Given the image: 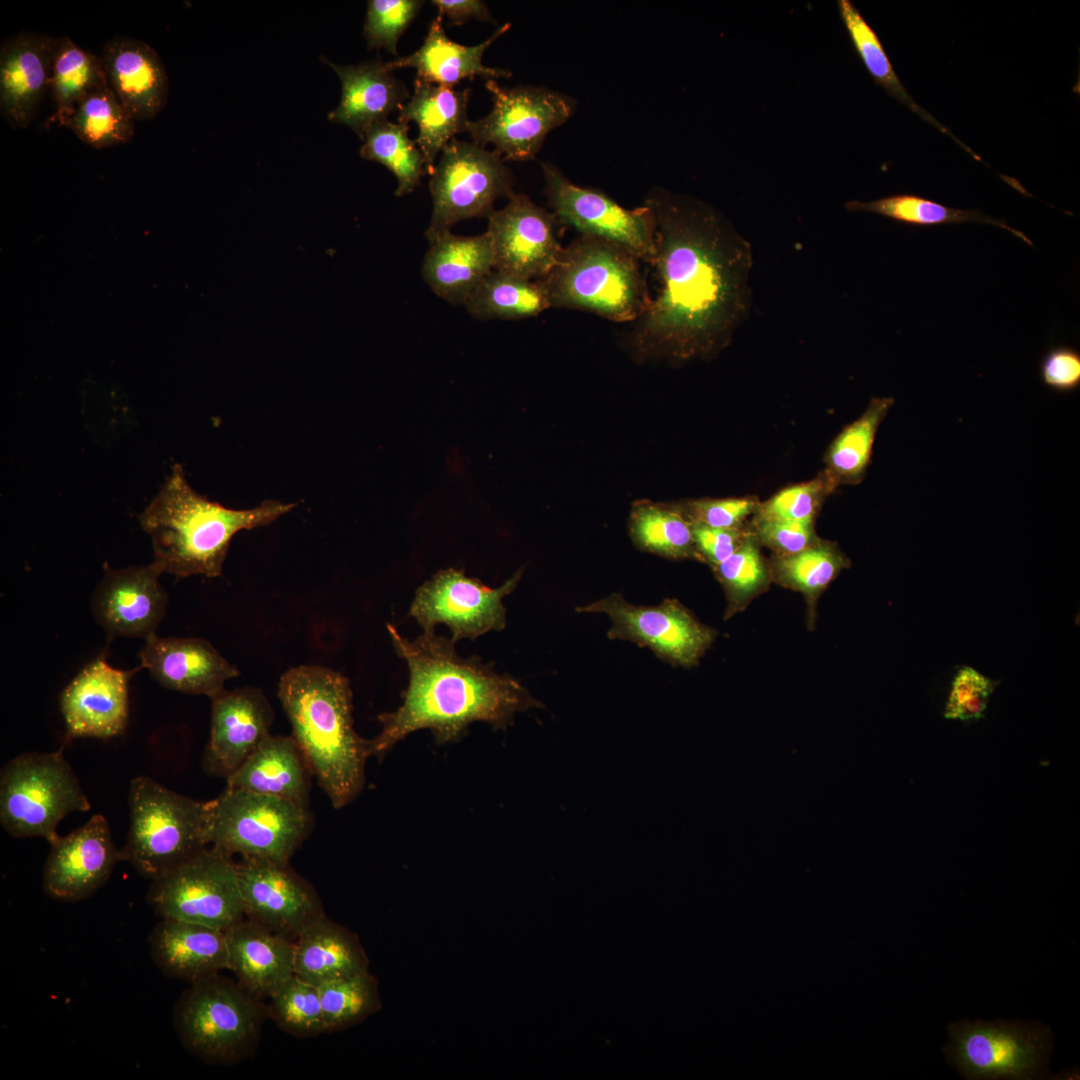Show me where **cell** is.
Wrapping results in <instances>:
<instances>
[{"label":"cell","instance_id":"obj_1","mask_svg":"<svg viewBox=\"0 0 1080 1080\" xmlns=\"http://www.w3.org/2000/svg\"><path fill=\"white\" fill-rule=\"evenodd\" d=\"M654 220L651 266L657 293L631 323L640 355L687 360L725 347L749 315L753 250L711 204L656 188L645 199Z\"/></svg>","mask_w":1080,"mask_h":1080},{"label":"cell","instance_id":"obj_2","mask_svg":"<svg viewBox=\"0 0 1080 1080\" xmlns=\"http://www.w3.org/2000/svg\"><path fill=\"white\" fill-rule=\"evenodd\" d=\"M387 631L397 655L409 669L402 705L378 716L380 733L370 740L371 756L382 757L410 733L429 729L438 743L462 738L471 723L496 729L508 726L517 712L544 705L509 674H498L478 656L461 657L454 641L435 630L411 640L392 624Z\"/></svg>","mask_w":1080,"mask_h":1080},{"label":"cell","instance_id":"obj_3","mask_svg":"<svg viewBox=\"0 0 1080 1080\" xmlns=\"http://www.w3.org/2000/svg\"><path fill=\"white\" fill-rule=\"evenodd\" d=\"M278 698L296 741L332 806L351 803L365 783L370 740L355 731L349 679L321 665L285 671Z\"/></svg>","mask_w":1080,"mask_h":1080},{"label":"cell","instance_id":"obj_4","mask_svg":"<svg viewBox=\"0 0 1080 1080\" xmlns=\"http://www.w3.org/2000/svg\"><path fill=\"white\" fill-rule=\"evenodd\" d=\"M294 507L277 500L249 509L225 507L193 490L182 466L175 464L139 519L151 537L153 562L162 573L212 578L222 574L236 533L268 525Z\"/></svg>","mask_w":1080,"mask_h":1080},{"label":"cell","instance_id":"obj_5","mask_svg":"<svg viewBox=\"0 0 1080 1080\" xmlns=\"http://www.w3.org/2000/svg\"><path fill=\"white\" fill-rule=\"evenodd\" d=\"M640 262L619 245L579 234L562 248L548 274L536 281L550 308L581 310L631 324L651 300Z\"/></svg>","mask_w":1080,"mask_h":1080},{"label":"cell","instance_id":"obj_6","mask_svg":"<svg viewBox=\"0 0 1080 1080\" xmlns=\"http://www.w3.org/2000/svg\"><path fill=\"white\" fill-rule=\"evenodd\" d=\"M263 1000L220 973L191 983L173 1009L174 1031L204 1062L233 1065L256 1051L265 1020Z\"/></svg>","mask_w":1080,"mask_h":1080},{"label":"cell","instance_id":"obj_7","mask_svg":"<svg viewBox=\"0 0 1080 1080\" xmlns=\"http://www.w3.org/2000/svg\"><path fill=\"white\" fill-rule=\"evenodd\" d=\"M130 825L120 849L141 876L150 881L209 846L211 801L174 792L151 777L131 781Z\"/></svg>","mask_w":1080,"mask_h":1080},{"label":"cell","instance_id":"obj_8","mask_svg":"<svg viewBox=\"0 0 1080 1080\" xmlns=\"http://www.w3.org/2000/svg\"><path fill=\"white\" fill-rule=\"evenodd\" d=\"M90 808L63 747L20 754L1 770L0 823L12 837H40L51 843L59 836L62 819Z\"/></svg>","mask_w":1080,"mask_h":1080},{"label":"cell","instance_id":"obj_9","mask_svg":"<svg viewBox=\"0 0 1080 1080\" xmlns=\"http://www.w3.org/2000/svg\"><path fill=\"white\" fill-rule=\"evenodd\" d=\"M209 845L241 858L289 862L310 833L308 806L228 787L213 800Z\"/></svg>","mask_w":1080,"mask_h":1080},{"label":"cell","instance_id":"obj_10","mask_svg":"<svg viewBox=\"0 0 1080 1080\" xmlns=\"http://www.w3.org/2000/svg\"><path fill=\"white\" fill-rule=\"evenodd\" d=\"M948 1034L946 1060L970 1080L1041 1078L1053 1049V1034L1040 1022L962 1020Z\"/></svg>","mask_w":1080,"mask_h":1080},{"label":"cell","instance_id":"obj_11","mask_svg":"<svg viewBox=\"0 0 1080 1080\" xmlns=\"http://www.w3.org/2000/svg\"><path fill=\"white\" fill-rule=\"evenodd\" d=\"M146 900L160 918L223 931L245 918L237 862L211 845L152 880Z\"/></svg>","mask_w":1080,"mask_h":1080},{"label":"cell","instance_id":"obj_12","mask_svg":"<svg viewBox=\"0 0 1080 1080\" xmlns=\"http://www.w3.org/2000/svg\"><path fill=\"white\" fill-rule=\"evenodd\" d=\"M502 154L475 142L452 139L434 166L429 190L432 214L425 232L428 241L450 231L459 221L489 218L494 203L513 193L514 178Z\"/></svg>","mask_w":1080,"mask_h":1080},{"label":"cell","instance_id":"obj_13","mask_svg":"<svg viewBox=\"0 0 1080 1080\" xmlns=\"http://www.w3.org/2000/svg\"><path fill=\"white\" fill-rule=\"evenodd\" d=\"M493 106L485 117L469 121L467 132L473 142L492 144L504 161L535 158L547 134L564 124L574 113V98L542 86L501 87L486 80Z\"/></svg>","mask_w":1080,"mask_h":1080},{"label":"cell","instance_id":"obj_14","mask_svg":"<svg viewBox=\"0 0 1080 1080\" xmlns=\"http://www.w3.org/2000/svg\"><path fill=\"white\" fill-rule=\"evenodd\" d=\"M580 613H601L611 620L607 636L652 650L657 657L674 666L690 668L714 642L715 629L701 623L676 599H664L659 605L637 606L620 593L576 608Z\"/></svg>","mask_w":1080,"mask_h":1080},{"label":"cell","instance_id":"obj_15","mask_svg":"<svg viewBox=\"0 0 1080 1080\" xmlns=\"http://www.w3.org/2000/svg\"><path fill=\"white\" fill-rule=\"evenodd\" d=\"M541 166L545 193L558 223L574 228L580 235L619 245L652 264L654 220L647 205L626 209L598 189L572 183L553 164Z\"/></svg>","mask_w":1080,"mask_h":1080},{"label":"cell","instance_id":"obj_16","mask_svg":"<svg viewBox=\"0 0 1080 1080\" xmlns=\"http://www.w3.org/2000/svg\"><path fill=\"white\" fill-rule=\"evenodd\" d=\"M522 573L520 569L500 587L490 588L462 570H439L417 589L410 615L424 631L445 624L454 642L501 631L506 626L503 598L517 587Z\"/></svg>","mask_w":1080,"mask_h":1080},{"label":"cell","instance_id":"obj_17","mask_svg":"<svg viewBox=\"0 0 1080 1080\" xmlns=\"http://www.w3.org/2000/svg\"><path fill=\"white\" fill-rule=\"evenodd\" d=\"M245 918L296 941L325 914L313 886L289 862L241 858L237 862Z\"/></svg>","mask_w":1080,"mask_h":1080},{"label":"cell","instance_id":"obj_18","mask_svg":"<svg viewBox=\"0 0 1080 1080\" xmlns=\"http://www.w3.org/2000/svg\"><path fill=\"white\" fill-rule=\"evenodd\" d=\"M50 844L43 875V892L51 899L77 902L92 896L122 861L106 818L93 815L85 824Z\"/></svg>","mask_w":1080,"mask_h":1080},{"label":"cell","instance_id":"obj_19","mask_svg":"<svg viewBox=\"0 0 1080 1080\" xmlns=\"http://www.w3.org/2000/svg\"><path fill=\"white\" fill-rule=\"evenodd\" d=\"M488 220L495 270L535 281L548 274L563 248L553 213L514 192Z\"/></svg>","mask_w":1080,"mask_h":1080},{"label":"cell","instance_id":"obj_20","mask_svg":"<svg viewBox=\"0 0 1080 1080\" xmlns=\"http://www.w3.org/2000/svg\"><path fill=\"white\" fill-rule=\"evenodd\" d=\"M273 709L256 687L225 688L211 698V727L203 770L227 778L270 735Z\"/></svg>","mask_w":1080,"mask_h":1080},{"label":"cell","instance_id":"obj_21","mask_svg":"<svg viewBox=\"0 0 1080 1080\" xmlns=\"http://www.w3.org/2000/svg\"><path fill=\"white\" fill-rule=\"evenodd\" d=\"M156 563L113 569L104 575L92 596V612L112 637L148 638L165 617L168 597L159 583Z\"/></svg>","mask_w":1080,"mask_h":1080},{"label":"cell","instance_id":"obj_22","mask_svg":"<svg viewBox=\"0 0 1080 1080\" xmlns=\"http://www.w3.org/2000/svg\"><path fill=\"white\" fill-rule=\"evenodd\" d=\"M139 668L116 669L100 657L87 664L60 696L67 740L122 734L129 716L128 683Z\"/></svg>","mask_w":1080,"mask_h":1080},{"label":"cell","instance_id":"obj_23","mask_svg":"<svg viewBox=\"0 0 1080 1080\" xmlns=\"http://www.w3.org/2000/svg\"><path fill=\"white\" fill-rule=\"evenodd\" d=\"M56 38L21 31L0 46V112L15 129L27 128L36 118L50 88Z\"/></svg>","mask_w":1080,"mask_h":1080},{"label":"cell","instance_id":"obj_24","mask_svg":"<svg viewBox=\"0 0 1080 1080\" xmlns=\"http://www.w3.org/2000/svg\"><path fill=\"white\" fill-rule=\"evenodd\" d=\"M139 658L140 668L147 669L161 686L210 699L224 689L226 681L240 675L235 665L201 638L159 637L155 633L145 639Z\"/></svg>","mask_w":1080,"mask_h":1080},{"label":"cell","instance_id":"obj_25","mask_svg":"<svg viewBox=\"0 0 1080 1080\" xmlns=\"http://www.w3.org/2000/svg\"><path fill=\"white\" fill-rule=\"evenodd\" d=\"M107 83L134 120H150L166 106L169 81L165 66L147 43L116 35L100 56Z\"/></svg>","mask_w":1080,"mask_h":1080},{"label":"cell","instance_id":"obj_26","mask_svg":"<svg viewBox=\"0 0 1080 1080\" xmlns=\"http://www.w3.org/2000/svg\"><path fill=\"white\" fill-rule=\"evenodd\" d=\"M155 966L189 984L228 968L225 931L174 918H160L148 936Z\"/></svg>","mask_w":1080,"mask_h":1080},{"label":"cell","instance_id":"obj_27","mask_svg":"<svg viewBox=\"0 0 1080 1080\" xmlns=\"http://www.w3.org/2000/svg\"><path fill=\"white\" fill-rule=\"evenodd\" d=\"M228 970L253 996L268 999L295 975V941L242 919L225 931Z\"/></svg>","mask_w":1080,"mask_h":1080},{"label":"cell","instance_id":"obj_28","mask_svg":"<svg viewBox=\"0 0 1080 1080\" xmlns=\"http://www.w3.org/2000/svg\"><path fill=\"white\" fill-rule=\"evenodd\" d=\"M422 263V277L439 297L464 304L475 288L494 270L489 234L454 235L451 231L429 241Z\"/></svg>","mask_w":1080,"mask_h":1080},{"label":"cell","instance_id":"obj_29","mask_svg":"<svg viewBox=\"0 0 1080 1080\" xmlns=\"http://www.w3.org/2000/svg\"><path fill=\"white\" fill-rule=\"evenodd\" d=\"M510 23L499 27L484 42L465 46L449 39L444 31L442 17L437 15L430 23L425 40L412 54L386 63L388 70L414 68L417 78L426 82L453 88L464 79L476 76L486 80L509 78L511 71L487 67L482 63L485 50L509 28Z\"/></svg>","mask_w":1080,"mask_h":1080},{"label":"cell","instance_id":"obj_30","mask_svg":"<svg viewBox=\"0 0 1080 1080\" xmlns=\"http://www.w3.org/2000/svg\"><path fill=\"white\" fill-rule=\"evenodd\" d=\"M313 773L292 736L269 735L226 778V786L271 795L309 807Z\"/></svg>","mask_w":1080,"mask_h":1080},{"label":"cell","instance_id":"obj_31","mask_svg":"<svg viewBox=\"0 0 1080 1080\" xmlns=\"http://www.w3.org/2000/svg\"><path fill=\"white\" fill-rule=\"evenodd\" d=\"M329 64L341 80L342 93L339 105L328 118L350 127L361 139L373 124L386 120L410 97L408 89L387 69L386 63Z\"/></svg>","mask_w":1080,"mask_h":1080},{"label":"cell","instance_id":"obj_32","mask_svg":"<svg viewBox=\"0 0 1080 1080\" xmlns=\"http://www.w3.org/2000/svg\"><path fill=\"white\" fill-rule=\"evenodd\" d=\"M471 89L454 90L416 77L413 94L400 109L398 122L414 121L419 128L415 140L422 152L428 173L444 147L460 132H467V106Z\"/></svg>","mask_w":1080,"mask_h":1080},{"label":"cell","instance_id":"obj_33","mask_svg":"<svg viewBox=\"0 0 1080 1080\" xmlns=\"http://www.w3.org/2000/svg\"><path fill=\"white\" fill-rule=\"evenodd\" d=\"M368 967L358 937L326 915L295 941V975L316 986L369 971Z\"/></svg>","mask_w":1080,"mask_h":1080},{"label":"cell","instance_id":"obj_34","mask_svg":"<svg viewBox=\"0 0 1080 1080\" xmlns=\"http://www.w3.org/2000/svg\"><path fill=\"white\" fill-rule=\"evenodd\" d=\"M838 12L854 50L874 82L890 96L917 114L922 120L950 136L974 159L982 161L972 149L961 142L948 128L937 121L910 96L874 29L850 0L837 1Z\"/></svg>","mask_w":1080,"mask_h":1080},{"label":"cell","instance_id":"obj_35","mask_svg":"<svg viewBox=\"0 0 1080 1080\" xmlns=\"http://www.w3.org/2000/svg\"><path fill=\"white\" fill-rule=\"evenodd\" d=\"M106 85L100 57L80 48L68 36L56 38L50 82L56 108L48 123L66 126L78 103Z\"/></svg>","mask_w":1080,"mask_h":1080},{"label":"cell","instance_id":"obj_36","mask_svg":"<svg viewBox=\"0 0 1080 1080\" xmlns=\"http://www.w3.org/2000/svg\"><path fill=\"white\" fill-rule=\"evenodd\" d=\"M477 319L520 320L550 308L542 285L535 280L493 270L464 303Z\"/></svg>","mask_w":1080,"mask_h":1080},{"label":"cell","instance_id":"obj_37","mask_svg":"<svg viewBox=\"0 0 1080 1080\" xmlns=\"http://www.w3.org/2000/svg\"><path fill=\"white\" fill-rule=\"evenodd\" d=\"M844 206L850 212L877 214L912 226L925 227L967 222L993 225L1033 245L1024 233L1012 228L1003 220L992 218L977 209L952 208L915 194H894L870 201L851 200Z\"/></svg>","mask_w":1080,"mask_h":1080},{"label":"cell","instance_id":"obj_38","mask_svg":"<svg viewBox=\"0 0 1080 1080\" xmlns=\"http://www.w3.org/2000/svg\"><path fill=\"white\" fill-rule=\"evenodd\" d=\"M408 124L386 120L373 124L363 136L360 154L387 167L397 179V196L415 190L428 173L425 158L409 135Z\"/></svg>","mask_w":1080,"mask_h":1080},{"label":"cell","instance_id":"obj_39","mask_svg":"<svg viewBox=\"0 0 1080 1080\" xmlns=\"http://www.w3.org/2000/svg\"><path fill=\"white\" fill-rule=\"evenodd\" d=\"M848 566L835 545L817 540L796 554L776 556L770 569L772 581L802 593L812 611L820 594Z\"/></svg>","mask_w":1080,"mask_h":1080},{"label":"cell","instance_id":"obj_40","mask_svg":"<svg viewBox=\"0 0 1080 1080\" xmlns=\"http://www.w3.org/2000/svg\"><path fill=\"white\" fill-rule=\"evenodd\" d=\"M134 119L109 85L87 94L68 119L69 128L83 143L102 149L129 142Z\"/></svg>","mask_w":1080,"mask_h":1080},{"label":"cell","instance_id":"obj_41","mask_svg":"<svg viewBox=\"0 0 1080 1080\" xmlns=\"http://www.w3.org/2000/svg\"><path fill=\"white\" fill-rule=\"evenodd\" d=\"M630 535L642 550L670 559L701 560L685 513L654 504H641L631 513Z\"/></svg>","mask_w":1080,"mask_h":1080},{"label":"cell","instance_id":"obj_42","mask_svg":"<svg viewBox=\"0 0 1080 1080\" xmlns=\"http://www.w3.org/2000/svg\"><path fill=\"white\" fill-rule=\"evenodd\" d=\"M894 402L892 397L872 398L863 414L836 437L827 453V463L834 480L849 483L862 480L870 463L879 425Z\"/></svg>","mask_w":1080,"mask_h":1080},{"label":"cell","instance_id":"obj_43","mask_svg":"<svg viewBox=\"0 0 1080 1080\" xmlns=\"http://www.w3.org/2000/svg\"><path fill=\"white\" fill-rule=\"evenodd\" d=\"M327 1033L355 1026L381 1008L378 983L369 971L318 986Z\"/></svg>","mask_w":1080,"mask_h":1080},{"label":"cell","instance_id":"obj_44","mask_svg":"<svg viewBox=\"0 0 1080 1080\" xmlns=\"http://www.w3.org/2000/svg\"><path fill=\"white\" fill-rule=\"evenodd\" d=\"M758 543L754 534L749 532L731 556L712 568L727 600L724 619L744 610L756 596L768 589L772 581L771 569Z\"/></svg>","mask_w":1080,"mask_h":1080},{"label":"cell","instance_id":"obj_45","mask_svg":"<svg viewBox=\"0 0 1080 1080\" xmlns=\"http://www.w3.org/2000/svg\"><path fill=\"white\" fill-rule=\"evenodd\" d=\"M268 1000V1018L287 1034L304 1039L327 1033L318 986L293 975Z\"/></svg>","mask_w":1080,"mask_h":1080},{"label":"cell","instance_id":"obj_46","mask_svg":"<svg viewBox=\"0 0 1080 1080\" xmlns=\"http://www.w3.org/2000/svg\"><path fill=\"white\" fill-rule=\"evenodd\" d=\"M424 5L421 0H370L364 24V36L370 48H385L397 55L402 33Z\"/></svg>","mask_w":1080,"mask_h":1080},{"label":"cell","instance_id":"obj_47","mask_svg":"<svg viewBox=\"0 0 1080 1080\" xmlns=\"http://www.w3.org/2000/svg\"><path fill=\"white\" fill-rule=\"evenodd\" d=\"M828 478L787 487L759 505L755 521H814L815 515L833 484Z\"/></svg>","mask_w":1080,"mask_h":1080},{"label":"cell","instance_id":"obj_48","mask_svg":"<svg viewBox=\"0 0 1080 1080\" xmlns=\"http://www.w3.org/2000/svg\"><path fill=\"white\" fill-rule=\"evenodd\" d=\"M996 685L973 667L963 666L952 679L943 716L961 722L983 718Z\"/></svg>","mask_w":1080,"mask_h":1080},{"label":"cell","instance_id":"obj_49","mask_svg":"<svg viewBox=\"0 0 1080 1080\" xmlns=\"http://www.w3.org/2000/svg\"><path fill=\"white\" fill-rule=\"evenodd\" d=\"M760 503L752 497L707 499L689 504L685 515L691 523L714 528L741 529Z\"/></svg>","mask_w":1080,"mask_h":1080},{"label":"cell","instance_id":"obj_50","mask_svg":"<svg viewBox=\"0 0 1080 1080\" xmlns=\"http://www.w3.org/2000/svg\"><path fill=\"white\" fill-rule=\"evenodd\" d=\"M754 536L776 556L796 554L817 541L813 521H754Z\"/></svg>","mask_w":1080,"mask_h":1080},{"label":"cell","instance_id":"obj_51","mask_svg":"<svg viewBox=\"0 0 1080 1080\" xmlns=\"http://www.w3.org/2000/svg\"><path fill=\"white\" fill-rule=\"evenodd\" d=\"M1040 377L1049 388L1068 393L1080 386V352L1067 345L1050 348L1040 363Z\"/></svg>","mask_w":1080,"mask_h":1080},{"label":"cell","instance_id":"obj_52","mask_svg":"<svg viewBox=\"0 0 1080 1080\" xmlns=\"http://www.w3.org/2000/svg\"><path fill=\"white\" fill-rule=\"evenodd\" d=\"M691 524L696 551L700 559L706 561L712 568L731 556L749 533L743 528L723 529L697 523Z\"/></svg>","mask_w":1080,"mask_h":1080},{"label":"cell","instance_id":"obj_53","mask_svg":"<svg viewBox=\"0 0 1080 1080\" xmlns=\"http://www.w3.org/2000/svg\"><path fill=\"white\" fill-rule=\"evenodd\" d=\"M431 3L437 7L439 16L449 20L450 26L462 25L471 19L495 23L487 5L480 0H433Z\"/></svg>","mask_w":1080,"mask_h":1080}]
</instances>
